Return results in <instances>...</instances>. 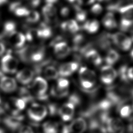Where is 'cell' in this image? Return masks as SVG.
Returning a JSON list of instances; mask_svg holds the SVG:
<instances>
[{"label":"cell","instance_id":"cell-38","mask_svg":"<svg viewBox=\"0 0 133 133\" xmlns=\"http://www.w3.org/2000/svg\"><path fill=\"white\" fill-rule=\"evenodd\" d=\"M127 77L129 79L133 81V66L127 69Z\"/></svg>","mask_w":133,"mask_h":133},{"label":"cell","instance_id":"cell-34","mask_svg":"<svg viewBox=\"0 0 133 133\" xmlns=\"http://www.w3.org/2000/svg\"><path fill=\"white\" fill-rule=\"evenodd\" d=\"M15 25L12 22H8L5 24L4 31H5V33L7 34L8 35L15 31Z\"/></svg>","mask_w":133,"mask_h":133},{"label":"cell","instance_id":"cell-13","mask_svg":"<svg viewBox=\"0 0 133 133\" xmlns=\"http://www.w3.org/2000/svg\"><path fill=\"white\" fill-rule=\"evenodd\" d=\"M8 41L9 44L12 46L20 48L24 45L25 37L22 33L14 31L8 35Z\"/></svg>","mask_w":133,"mask_h":133},{"label":"cell","instance_id":"cell-31","mask_svg":"<svg viewBox=\"0 0 133 133\" xmlns=\"http://www.w3.org/2000/svg\"><path fill=\"white\" fill-rule=\"evenodd\" d=\"M20 96L21 99L24 101L26 103L31 101L33 99V97L30 92L25 88H21L20 90Z\"/></svg>","mask_w":133,"mask_h":133},{"label":"cell","instance_id":"cell-35","mask_svg":"<svg viewBox=\"0 0 133 133\" xmlns=\"http://www.w3.org/2000/svg\"><path fill=\"white\" fill-rule=\"evenodd\" d=\"M103 8L99 4H94L91 8V12L95 15H99L102 11Z\"/></svg>","mask_w":133,"mask_h":133},{"label":"cell","instance_id":"cell-23","mask_svg":"<svg viewBox=\"0 0 133 133\" xmlns=\"http://www.w3.org/2000/svg\"><path fill=\"white\" fill-rule=\"evenodd\" d=\"M128 37V36L121 32H116L111 35L112 42L120 49Z\"/></svg>","mask_w":133,"mask_h":133},{"label":"cell","instance_id":"cell-33","mask_svg":"<svg viewBox=\"0 0 133 133\" xmlns=\"http://www.w3.org/2000/svg\"><path fill=\"white\" fill-rule=\"evenodd\" d=\"M76 9L77 11L76 13V18L77 20L79 22L85 21L87 16L86 12L85 11L79 8Z\"/></svg>","mask_w":133,"mask_h":133},{"label":"cell","instance_id":"cell-39","mask_svg":"<svg viewBox=\"0 0 133 133\" xmlns=\"http://www.w3.org/2000/svg\"><path fill=\"white\" fill-rule=\"evenodd\" d=\"M70 10L68 7H63L61 10V14L63 17H66L69 14Z\"/></svg>","mask_w":133,"mask_h":133},{"label":"cell","instance_id":"cell-19","mask_svg":"<svg viewBox=\"0 0 133 133\" xmlns=\"http://www.w3.org/2000/svg\"><path fill=\"white\" fill-rule=\"evenodd\" d=\"M86 59L95 65H99L102 62V58L99 54L95 49L87 51L85 55Z\"/></svg>","mask_w":133,"mask_h":133},{"label":"cell","instance_id":"cell-24","mask_svg":"<svg viewBox=\"0 0 133 133\" xmlns=\"http://www.w3.org/2000/svg\"><path fill=\"white\" fill-rule=\"evenodd\" d=\"M99 28V22L97 20L87 21L83 25V29L89 33H95Z\"/></svg>","mask_w":133,"mask_h":133},{"label":"cell","instance_id":"cell-4","mask_svg":"<svg viewBox=\"0 0 133 133\" xmlns=\"http://www.w3.org/2000/svg\"><path fill=\"white\" fill-rule=\"evenodd\" d=\"M47 114L46 107L37 103H33L28 110V115L29 118L35 122H39L43 120Z\"/></svg>","mask_w":133,"mask_h":133},{"label":"cell","instance_id":"cell-8","mask_svg":"<svg viewBox=\"0 0 133 133\" xmlns=\"http://www.w3.org/2000/svg\"><path fill=\"white\" fill-rule=\"evenodd\" d=\"M48 89L46 81L42 77H37L34 80L32 84V90L35 94L42 98L44 97Z\"/></svg>","mask_w":133,"mask_h":133},{"label":"cell","instance_id":"cell-18","mask_svg":"<svg viewBox=\"0 0 133 133\" xmlns=\"http://www.w3.org/2000/svg\"><path fill=\"white\" fill-rule=\"evenodd\" d=\"M43 15L45 20L48 22H53L57 17V9L52 4H47L42 9Z\"/></svg>","mask_w":133,"mask_h":133},{"label":"cell","instance_id":"cell-17","mask_svg":"<svg viewBox=\"0 0 133 133\" xmlns=\"http://www.w3.org/2000/svg\"><path fill=\"white\" fill-rule=\"evenodd\" d=\"M54 49L56 56L59 58H63L67 57L71 51L70 47L64 42H60L56 44Z\"/></svg>","mask_w":133,"mask_h":133},{"label":"cell","instance_id":"cell-40","mask_svg":"<svg viewBox=\"0 0 133 133\" xmlns=\"http://www.w3.org/2000/svg\"><path fill=\"white\" fill-rule=\"evenodd\" d=\"M96 0H79L81 4L89 5L93 4Z\"/></svg>","mask_w":133,"mask_h":133},{"label":"cell","instance_id":"cell-7","mask_svg":"<svg viewBox=\"0 0 133 133\" xmlns=\"http://www.w3.org/2000/svg\"><path fill=\"white\" fill-rule=\"evenodd\" d=\"M69 82L67 79L60 78L58 79L56 85L52 88L51 92L54 95L57 97L65 96L69 92Z\"/></svg>","mask_w":133,"mask_h":133},{"label":"cell","instance_id":"cell-43","mask_svg":"<svg viewBox=\"0 0 133 133\" xmlns=\"http://www.w3.org/2000/svg\"><path fill=\"white\" fill-rule=\"evenodd\" d=\"M6 1L7 0H0V5L4 4Z\"/></svg>","mask_w":133,"mask_h":133},{"label":"cell","instance_id":"cell-1","mask_svg":"<svg viewBox=\"0 0 133 133\" xmlns=\"http://www.w3.org/2000/svg\"><path fill=\"white\" fill-rule=\"evenodd\" d=\"M44 50L36 46H27L21 48L18 52L21 59L26 62L40 61L44 56Z\"/></svg>","mask_w":133,"mask_h":133},{"label":"cell","instance_id":"cell-6","mask_svg":"<svg viewBox=\"0 0 133 133\" xmlns=\"http://www.w3.org/2000/svg\"><path fill=\"white\" fill-rule=\"evenodd\" d=\"M116 70L111 65H107L102 66L100 71V79L101 82L106 85L112 84L117 76Z\"/></svg>","mask_w":133,"mask_h":133},{"label":"cell","instance_id":"cell-10","mask_svg":"<svg viewBox=\"0 0 133 133\" xmlns=\"http://www.w3.org/2000/svg\"><path fill=\"white\" fill-rule=\"evenodd\" d=\"M75 112V106L72 102L64 103L59 110V114L61 118L65 122L70 121L73 118Z\"/></svg>","mask_w":133,"mask_h":133},{"label":"cell","instance_id":"cell-41","mask_svg":"<svg viewBox=\"0 0 133 133\" xmlns=\"http://www.w3.org/2000/svg\"><path fill=\"white\" fill-rule=\"evenodd\" d=\"M5 50V46L4 44L0 42V56L4 52Z\"/></svg>","mask_w":133,"mask_h":133},{"label":"cell","instance_id":"cell-45","mask_svg":"<svg viewBox=\"0 0 133 133\" xmlns=\"http://www.w3.org/2000/svg\"><path fill=\"white\" fill-rule=\"evenodd\" d=\"M130 56H131V58L133 59V49L131 50V51L130 52Z\"/></svg>","mask_w":133,"mask_h":133},{"label":"cell","instance_id":"cell-14","mask_svg":"<svg viewBox=\"0 0 133 133\" xmlns=\"http://www.w3.org/2000/svg\"><path fill=\"white\" fill-rule=\"evenodd\" d=\"M78 68V64L75 62H70L61 64L59 68L58 73L61 76L66 77L72 74Z\"/></svg>","mask_w":133,"mask_h":133},{"label":"cell","instance_id":"cell-26","mask_svg":"<svg viewBox=\"0 0 133 133\" xmlns=\"http://www.w3.org/2000/svg\"><path fill=\"white\" fill-rule=\"evenodd\" d=\"M51 33L50 28L45 23L41 24L37 30V36L40 38H48L51 36Z\"/></svg>","mask_w":133,"mask_h":133},{"label":"cell","instance_id":"cell-12","mask_svg":"<svg viewBox=\"0 0 133 133\" xmlns=\"http://www.w3.org/2000/svg\"><path fill=\"white\" fill-rule=\"evenodd\" d=\"M17 86L16 81L12 77L3 76L0 79V88L5 92H12L16 89Z\"/></svg>","mask_w":133,"mask_h":133},{"label":"cell","instance_id":"cell-16","mask_svg":"<svg viewBox=\"0 0 133 133\" xmlns=\"http://www.w3.org/2000/svg\"><path fill=\"white\" fill-rule=\"evenodd\" d=\"M33 76L34 73L32 70L24 68L18 72L16 75V78L22 84L26 85L32 81Z\"/></svg>","mask_w":133,"mask_h":133},{"label":"cell","instance_id":"cell-5","mask_svg":"<svg viewBox=\"0 0 133 133\" xmlns=\"http://www.w3.org/2000/svg\"><path fill=\"white\" fill-rule=\"evenodd\" d=\"M1 66L4 72L13 74L17 70L18 61L14 56L7 54L5 55L1 60Z\"/></svg>","mask_w":133,"mask_h":133},{"label":"cell","instance_id":"cell-27","mask_svg":"<svg viewBox=\"0 0 133 133\" xmlns=\"http://www.w3.org/2000/svg\"><path fill=\"white\" fill-rule=\"evenodd\" d=\"M119 58V54L114 49H110L105 58V62L109 65L114 64Z\"/></svg>","mask_w":133,"mask_h":133},{"label":"cell","instance_id":"cell-32","mask_svg":"<svg viewBox=\"0 0 133 133\" xmlns=\"http://www.w3.org/2000/svg\"><path fill=\"white\" fill-rule=\"evenodd\" d=\"M26 20L31 23H34L37 22L39 19V15L38 12L36 11H30L28 15L25 17Z\"/></svg>","mask_w":133,"mask_h":133},{"label":"cell","instance_id":"cell-36","mask_svg":"<svg viewBox=\"0 0 133 133\" xmlns=\"http://www.w3.org/2000/svg\"><path fill=\"white\" fill-rule=\"evenodd\" d=\"M18 133H34L32 128L27 125H23L19 129Z\"/></svg>","mask_w":133,"mask_h":133},{"label":"cell","instance_id":"cell-25","mask_svg":"<svg viewBox=\"0 0 133 133\" xmlns=\"http://www.w3.org/2000/svg\"><path fill=\"white\" fill-rule=\"evenodd\" d=\"M44 133H58V125L56 122L53 121H47L42 126Z\"/></svg>","mask_w":133,"mask_h":133},{"label":"cell","instance_id":"cell-22","mask_svg":"<svg viewBox=\"0 0 133 133\" xmlns=\"http://www.w3.org/2000/svg\"><path fill=\"white\" fill-rule=\"evenodd\" d=\"M103 25L108 29H113L116 27L117 23L112 12H108L102 19Z\"/></svg>","mask_w":133,"mask_h":133},{"label":"cell","instance_id":"cell-42","mask_svg":"<svg viewBox=\"0 0 133 133\" xmlns=\"http://www.w3.org/2000/svg\"><path fill=\"white\" fill-rule=\"evenodd\" d=\"M130 34H131V41L133 42V29L131 30V32H130Z\"/></svg>","mask_w":133,"mask_h":133},{"label":"cell","instance_id":"cell-46","mask_svg":"<svg viewBox=\"0 0 133 133\" xmlns=\"http://www.w3.org/2000/svg\"><path fill=\"white\" fill-rule=\"evenodd\" d=\"M0 133H5L4 131L3 130V129L0 128Z\"/></svg>","mask_w":133,"mask_h":133},{"label":"cell","instance_id":"cell-3","mask_svg":"<svg viewBox=\"0 0 133 133\" xmlns=\"http://www.w3.org/2000/svg\"><path fill=\"white\" fill-rule=\"evenodd\" d=\"M119 10L121 15V28L123 31H127L133 24V4L123 6Z\"/></svg>","mask_w":133,"mask_h":133},{"label":"cell","instance_id":"cell-2","mask_svg":"<svg viewBox=\"0 0 133 133\" xmlns=\"http://www.w3.org/2000/svg\"><path fill=\"white\" fill-rule=\"evenodd\" d=\"M79 79L82 87L86 89L92 88L96 84V73L88 68L83 66L79 70Z\"/></svg>","mask_w":133,"mask_h":133},{"label":"cell","instance_id":"cell-11","mask_svg":"<svg viewBox=\"0 0 133 133\" xmlns=\"http://www.w3.org/2000/svg\"><path fill=\"white\" fill-rule=\"evenodd\" d=\"M86 121L82 117H77L73 119L69 126V130L71 133H84L87 129Z\"/></svg>","mask_w":133,"mask_h":133},{"label":"cell","instance_id":"cell-29","mask_svg":"<svg viewBox=\"0 0 133 133\" xmlns=\"http://www.w3.org/2000/svg\"><path fill=\"white\" fill-rule=\"evenodd\" d=\"M44 75L48 79H56L59 75L58 70L53 66H47L44 70Z\"/></svg>","mask_w":133,"mask_h":133},{"label":"cell","instance_id":"cell-37","mask_svg":"<svg viewBox=\"0 0 133 133\" xmlns=\"http://www.w3.org/2000/svg\"><path fill=\"white\" fill-rule=\"evenodd\" d=\"M41 0H26L28 4L32 7H36L39 5Z\"/></svg>","mask_w":133,"mask_h":133},{"label":"cell","instance_id":"cell-30","mask_svg":"<svg viewBox=\"0 0 133 133\" xmlns=\"http://www.w3.org/2000/svg\"><path fill=\"white\" fill-rule=\"evenodd\" d=\"M11 100V104H13L14 107H15V112L24 109L26 103L21 98H14Z\"/></svg>","mask_w":133,"mask_h":133},{"label":"cell","instance_id":"cell-47","mask_svg":"<svg viewBox=\"0 0 133 133\" xmlns=\"http://www.w3.org/2000/svg\"><path fill=\"white\" fill-rule=\"evenodd\" d=\"M1 97H0V103H1Z\"/></svg>","mask_w":133,"mask_h":133},{"label":"cell","instance_id":"cell-28","mask_svg":"<svg viewBox=\"0 0 133 133\" xmlns=\"http://www.w3.org/2000/svg\"><path fill=\"white\" fill-rule=\"evenodd\" d=\"M120 115L124 118H129L133 116V105L125 104L123 105L119 111Z\"/></svg>","mask_w":133,"mask_h":133},{"label":"cell","instance_id":"cell-44","mask_svg":"<svg viewBox=\"0 0 133 133\" xmlns=\"http://www.w3.org/2000/svg\"><path fill=\"white\" fill-rule=\"evenodd\" d=\"M99 2H108L110 1V0H98Z\"/></svg>","mask_w":133,"mask_h":133},{"label":"cell","instance_id":"cell-9","mask_svg":"<svg viewBox=\"0 0 133 133\" xmlns=\"http://www.w3.org/2000/svg\"><path fill=\"white\" fill-rule=\"evenodd\" d=\"M107 127L110 133H124L125 125L118 118L110 117L107 121Z\"/></svg>","mask_w":133,"mask_h":133},{"label":"cell","instance_id":"cell-21","mask_svg":"<svg viewBox=\"0 0 133 133\" xmlns=\"http://www.w3.org/2000/svg\"><path fill=\"white\" fill-rule=\"evenodd\" d=\"M61 26L63 31L68 32L70 33H75L79 30V26L75 20L73 19L63 22L61 24Z\"/></svg>","mask_w":133,"mask_h":133},{"label":"cell","instance_id":"cell-20","mask_svg":"<svg viewBox=\"0 0 133 133\" xmlns=\"http://www.w3.org/2000/svg\"><path fill=\"white\" fill-rule=\"evenodd\" d=\"M10 8L12 12L19 17H26L30 11L26 7L20 3L12 4Z\"/></svg>","mask_w":133,"mask_h":133},{"label":"cell","instance_id":"cell-15","mask_svg":"<svg viewBox=\"0 0 133 133\" xmlns=\"http://www.w3.org/2000/svg\"><path fill=\"white\" fill-rule=\"evenodd\" d=\"M23 120V117L14 113L13 115L6 117L4 119L5 125L11 130H16L20 128Z\"/></svg>","mask_w":133,"mask_h":133}]
</instances>
